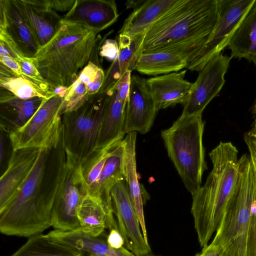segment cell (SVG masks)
<instances>
[{"instance_id": "cell-6", "label": "cell", "mask_w": 256, "mask_h": 256, "mask_svg": "<svg viewBox=\"0 0 256 256\" xmlns=\"http://www.w3.org/2000/svg\"><path fill=\"white\" fill-rule=\"evenodd\" d=\"M239 179L212 242L223 256H246L247 236L254 194V172L250 156L240 159Z\"/></svg>"}, {"instance_id": "cell-39", "label": "cell", "mask_w": 256, "mask_h": 256, "mask_svg": "<svg viewBox=\"0 0 256 256\" xmlns=\"http://www.w3.org/2000/svg\"><path fill=\"white\" fill-rule=\"evenodd\" d=\"M76 0H44L46 4L54 11H69Z\"/></svg>"}, {"instance_id": "cell-45", "label": "cell", "mask_w": 256, "mask_h": 256, "mask_svg": "<svg viewBox=\"0 0 256 256\" xmlns=\"http://www.w3.org/2000/svg\"><path fill=\"white\" fill-rule=\"evenodd\" d=\"M250 158L252 162L253 168H254V194L256 196V162L254 159L250 156Z\"/></svg>"}, {"instance_id": "cell-46", "label": "cell", "mask_w": 256, "mask_h": 256, "mask_svg": "<svg viewBox=\"0 0 256 256\" xmlns=\"http://www.w3.org/2000/svg\"><path fill=\"white\" fill-rule=\"evenodd\" d=\"M248 133L256 138V126L252 127V128L248 132Z\"/></svg>"}, {"instance_id": "cell-33", "label": "cell", "mask_w": 256, "mask_h": 256, "mask_svg": "<svg viewBox=\"0 0 256 256\" xmlns=\"http://www.w3.org/2000/svg\"><path fill=\"white\" fill-rule=\"evenodd\" d=\"M246 256H256V196L254 190L247 236Z\"/></svg>"}, {"instance_id": "cell-41", "label": "cell", "mask_w": 256, "mask_h": 256, "mask_svg": "<svg viewBox=\"0 0 256 256\" xmlns=\"http://www.w3.org/2000/svg\"><path fill=\"white\" fill-rule=\"evenodd\" d=\"M196 256H223L222 251L220 248L212 242L204 248L202 252Z\"/></svg>"}, {"instance_id": "cell-31", "label": "cell", "mask_w": 256, "mask_h": 256, "mask_svg": "<svg viewBox=\"0 0 256 256\" xmlns=\"http://www.w3.org/2000/svg\"><path fill=\"white\" fill-rule=\"evenodd\" d=\"M10 52L19 64L23 78L31 82L47 96L50 97L54 94L50 86L37 68L32 57L26 56L18 46L14 48Z\"/></svg>"}, {"instance_id": "cell-44", "label": "cell", "mask_w": 256, "mask_h": 256, "mask_svg": "<svg viewBox=\"0 0 256 256\" xmlns=\"http://www.w3.org/2000/svg\"><path fill=\"white\" fill-rule=\"evenodd\" d=\"M0 56H12L11 53L8 50V48L1 42H0Z\"/></svg>"}, {"instance_id": "cell-5", "label": "cell", "mask_w": 256, "mask_h": 256, "mask_svg": "<svg viewBox=\"0 0 256 256\" xmlns=\"http://www.w3.org/2000/svg\"><path fill=\"white\" fill-rule=\"evenodd\" d=\"M204 128L202 114L181 115L161 132L168 156L192 196L201 186L202 174L208 169L202 142Z\"/></svg>"}, {"instance_id": "cell-23", "label": "cell", "mask_w": 256, "mask_h": 256, "mask_svg": "<svg viewBox=\"0 0 256 256\" xmlns=\"http://www.w3.org/2000/svg\"><path fill=\"white\" fill-rule=\"evenodd\" d=\"M227 47L231 58H244L256 66V0L234 30Z\"/></svg>"}, {"instance_id": "cell-13", "label": "cell", "mask_w": 256, "mask_h": 256, "mask_svg": "<svg viewBox=\"0 0 256 256\" xmlns=\"http://www.w3.org/2000/svg\"><path fill=\"white\" fill-rule=\"evenodd\" d=\"M158 112L146 80L137 75L132 76L125 112L124 134L134 132L146 134L150 131Z\"/></svg>"}, {"instance_id": "cell-18", "label": "cell", "mask_w": 256, "mask_h": 256, "mask_svg": "<svg viewBox=\"0 0 256 256\" xmlns=\"http://www.w3.org/2000/svg\"><path fill=\"white\" fill-rule=\"evenodd\" d=\"M186 70L174 72L146 80L155 108L160 110L180 104L188 99L193 84L184 79Z\"/></svg>"}, {"instance_id": "cell-1", "label": "cell", "mask_w": 256, "mask_h": 256, "mask_svg": "<svg viewBox=\"0 0 256 256\" xmlns=\"http://www.w3.org/2000/svg\"><path fill=\"white\" fill-rule=\"evenodd\" d=\"M218 18V0H176L146 30L142 52H178L188 57V63L209 38Z\"/></svg>"}, {"instance_id": "cell-12", "label": "cell", "mask_w": 256, "mask_h": 256, "mask_svg": "<svg viewBox=\"0 0 256 256\" xmlns=\"http://www.w3.org/2000/svg\"><path fill=\"white\" fill-rule=\"evenodd\" d=\"M110 196L118 230L124 239L125 247L137 256L149 254L151 252L150 246L140 230V222L124 180L114 186Z\"/></svg>"}, {"instance_id": "cell-10", "label": "cell", "mask_w": 256, "mask_h": 256, "mask_svg": "<svg viewBox=\"0 0 256 256\" xmlns=\"http://www.w3.org/2000/svg\"><path fill=\"white\" fill-rule=\"evenodd\" d=\"M254 0H218V18L209 38L188 63L186 68L200 72L214 57L227 47L239 22Z\"/></svg>"}, {"instance_id": "cell-27", "label": "cell", "mask_w": 256, "mask_h": 256, "mask_svg": "<svg viewBox=\"0 0 256 256\" xmlns=\"http://www.w3.org/2000/svg\"><path fill=\"white\" fill-rule=\"evenodd\" d=\"M10 256H85L80 252L40 234L30 236Z\"/></svg>"}, {"instance_id": "cell-3", "label": "cell", "mask_w": 256, "mask_h": 256, "mask_svg": "<svg viewBox=\"0 0 256 256\" xmlns=\"http://www.w3.org/2000/svg\"><path fill=\"white\" fill-rule=\"evenodd\" d=\"M98 32L63 18L54 37L32 57L52 91L69 87L79 69L88 63L98 40Z\"/></svg>"}, {"instance_id": "cell-35", "label": "cell", "mask_w": 256, "mask_h": 256, "mask_svg": "<svg viewBox=\"0 0 256 256\" xmlns=\"http://www.w3.org/2000/svg\"><path fill=\"white\" fill-rule=\"evenodd\" d=\"M101 68L90 61L78 76V79L85 85L92 82L96 78Z\"/></svg>"}, {"instance_id": "cell-43", "label": "cell", "mask_w": 256, "mask_h": 256, "mask_svg": "<svg viewBox=\"0 0 256 256\" xmlns=\"http://www.w3.org/2000/svg\"><path fill=\"white\" fill-rule=\"evenodd\" d=\"M0 164L2 162V160L3 158V155L4 152V136L2 134V131L0 130Z\"/></svg>"}, {"instance_id": "cell-40", "label": "cell", "mask_w": 256, "mask_h": 256, "mask_svg": "<svg viewBox=\"0 0 256 256\" xmlns=\"http://www.w3.org/2000/svg\"><path fill=\"white\" fill-rule=\"evenodd\" d=\"M108 246L114 249H119L124 244V240L118 229L111 230L106 238Z\"/></svg>"}, {"instance_id": "cell-36", "label": "cell", "mask_w": 256, "mask_h": 256, "mask_svg": "<svg viewBox=\"0 0 256 256\" xmlns=\"http://www.w3.org/2000/svg\"><path fill=\"white\" fill-rule=\"evenodd\" d=\"M118 49V44L116 40H106L100 48V54L102 57L114 61L117 56Z\"/></svg>"}, {"instance_id": "cell-17", "label": "cell", "mask_w": 256, "mask_h": 256, "mask_svg": "<svg viewBox=\"0 0 256 256\" xmlns=\"http://www.w3.org/2000/svg\"><path fill=\"white\" fill-rule=\"evenodd\" d=\"M123 140L106 161L97 180L88 190V193L99 200L107 214V228L111 230L118 228L114 216L110 192L118 182L124 180L122 159Z\"/></svg>"}, {"instance_id": "cell-25", "label": "cell", "mask_w": 256, "mask_h": 256, "mask_svg": "<svg viewBox=\"0 0 256 256\" xmlns=\"http://www.w3.org/2000/svg\"><path fill=\"white\" fill-rule=\"evenodd\" d=\"M109 97L102 122L98 146L122 140L126 104L122 102L114 89L108 91Z\"/></svg>"}, {"instance_id": "cell-38", "label": "cell", "mask_w": 256, "mask_h": 256, "mask_svg": "<svg viewBox=\"0 0 256 256\" xmlns=\"http://www.w3.org/2000/svg\"><path fill=\"white\" fill-rule=\"evenodd\" d=\"M104 78V72L101 68L96 79L92 82L85 85L86 92L88 96H94L98 92L102 86Z\"/></svg>"}, {"instance_id": "cell-28", "label": "cell", "mask_w": 256, "mask_h": 256, "mask_svg": "<svg viewBox=\"0 0 256 256\" xmlns=\"http://www.w3.org/2000/svg\"><path fill=\"white\" fill-rule=\"evenodd\" d=\"M4 92L0 95L1 104L10 106L16 114L14 118L5 128L2 129L10 134L26 124L32 118L40 106L43 98L35 97L22 100L15 96L12 93Z\"/></svg>"}, {"instance_id": "cell-22", "label": "cell", "mask_w": 256, "mask_h": 256, "mask_svg": "<svg viewBox=\"0 0 256 256\" xmlns=\"http://www.w3.org/2000/svg\"><path fill=\"white\" fill-rule=\"evenodd\" d=\"M0 28L9 32L27 56L33 57L40 48L12 0H0Z\"/></svg>"}, {"instance_id": "cell-8", "label": "cell", "mask_w": 256, "mask_h": 256, "mask_svg": "<svg viewBox=\"0 0 256 256\" xmlns=\"http://www.w3.org/2000/svg\"><path fill=\"white\" fill-rule=\"evenodd\" d=\"M64 98L54 94L43 98L32 118L8 134L12 150L26 148L52 150L58 146L62 134Z\"/></svg>"}, {"instance_id": "cell-48", "label": "cell", "mask_w": 256, "mask_h": 256, "mask_svg": "<svg viewBox=\"0 0 256 256\" xmlns=\"http://www.w3.org/2000/svg\"><path fill=\"white\" fill-rule=\"evenodd\" d=\"M256 110V101H255V103H254V111Z\"/></svg>"}, {"instance_id": "cell-47", "label": "cell", "mask_w": 256, "mask_h": 256, "mask_svg": "<svg viewBox=\"0 0 256 256\" xmlns=\"http://www.w3.org/2000/svg\"><path fill=\"white\" fill-rule=\"evenodd\" d=\"M254 116V120L253 124V127L256 126V110L253 112Z\"/></svg>"}, {"instance_id": "cell-37", "label": "cell", "mask_w": 256, "mask_h": 256, "mask_svg": "<svg viewBox=\"0 0 256 256\" xmlns=\"http://www.w3.org/2000/svg\"><path fill=\"white\" fill-rule=\"evenodd\" d=\"M0 65L9 70L14 76L23 77L21 68L12 56H0Z\"/></svg>"}, {"instance_id": "cell-29", "label": "cell", "mask_w": 256, "mask_h": 256, "mask_svg": "<svg viewBox=\"0 0 256 256\" xmlns=\"http://www.w3.org/2000/svg\"><path fill=\"white\" fill-rule=\"evenodd\" d=\"M122 140H117L97 147L81 164L82 175L88 190L97 180L106 161Z\"/></svg>"}, {"instance_id": "cell-4", "label": "cell", "mask_w": 256, "mask_h": 256, "mask_svg": "<svg viewBox=\"0 0 256 256\" xmlns=\"http://www.w3.org/2000/svg\"><path fill=\"white\" fill-rule=\"evenodd\" d=\"M50 150L42 148L28 178L6 206L0 210L2 234L30 238L52 226L54 199L44 190Z\"/></svg>"}, {"instance_id": "cell-16", "label": "cell", "mask_w": 256, "mask_h": 256, "mask_svg": "<svg viewBox=\"0 0 256 256\" xmlns=\"http://www.w3.org/2000/svg\"><path fill=\"white\" fill-rule=\"evenodd\" d=\"M40 48L54 36L62 19L44 0H12Z\"/></svg>"}, {"instance_id": "cell-9", "label": "cell", "mask_w": 256, "mask_h": 256, "mask_svg": "<svg viewBox=\"0 0 256 256\" xmlns=\"http://www.w3.org/2000/svg\"><path fill=\"white\" fill-rule=\"evenodd\" d=\"M54 192L52 226L65 232L80 228L77 210L88 193V187L81 164L66 154L60 167Z\"/></svg>"}, {"instance_id": "cell-11", "label": "cell", "mask_w": 256, "mask_h": 256, "mask_svg": "<svg viewBox=\"0 0 256 256\" xmlns=\"http://www.w3.org/2000/svg\"><path fill=\"white\" fill-rule=\"evenodd\" d=\"M231 57L220 53L212 58L199 72L181 115L202 114L210 102L221 90Z\"/></svg>"}, {"instance_id": "cell-20", "label": "cell", "mask_w": 256, "mask_h": 256, "mask_svg": "<svg viewBox=\"0 0 256 256\" xmlns=\"http://www.w3.org/2000/svg\"><path fill=\"white\" fill-rule=\"evenodd\" d=\"M176 0H146L128 1L127 8L134 11L125 20L120 34L134 36L146 32Z\"/></svg>"}, {"instance_id": "cell-30", "label": "cell", "mask_w": 256, "mask_h": 256, "mask_svg": "<svg viewBox=\"0 0 256 256\" xmlns=\"http://www.w3.org/2000/svg\"><path fill=\"white\" fill-rule=\"evenodd\" d=\"M0 86L16 98L27 100L35 97L48 98L31 82L22 76H16L10 72L0 67Z\"/></svg>"}, {"instance_id": "cell-32", "label": "cell", "mask_w": 256, "mask_h": 256, "mask_svg": "<svg viewBox=\"0 0 256 256\" xmlns=\"http://www.w3.org/2000/svg\"><path fill=\"white\" fill-rule=\"evenodd\" d=\"M86 92V86L78 78L68 88L64 98L62 115L78 110L90 98Z\"/></svg>"}, {"instance_id": "cell-19", "label": "cell", "mask_w": 256, "mask_h": 256, "mask_svg": "<svg viewBox=\"0 0 256 256\" xmlns=\"http://www.w3.org/2000/svg\"><path fill=\"white\" fill-rule=\"evenodd\" d=\"M146 34L134 36L119 34L118 54L104 72V80L98 94L106 93L110 90L126 70L132 72L134 70L142 52V44Z\"/></svg>"}, {"instance_id": "cell-14", "label": "cell", "mask_w": 256, "mask_h": 256, "mask_svg": "<svg viewBox=\"0 0 256 256\" xmlns=\"http://www.w3.org/2000/svg\"><path fill=\"white\" fill-rule=\"evenodd\" d=\"M42 148L12 150L0 179V210L14 197L33 170Z\"/></svg>"}, {"instance_id": "cell-24", "label": "cell", "mask_w": 256, "mask_h": 256, "mask_svg": "<svg viewBox=\"0 0 256 256\" xmlns=\"http://www.w3.org/2000/svg\"><path fill=\"white\" fill-rule=\"evenodd\" d=\"M189 58L176 51L141 52L134 70L151 76L178 72L187 66Z\"/></svg>"}, {"instance_id": "cell-42", "label": "cell", "mask_w": 256, "mask_h": 256, "mask_svg": "<svg viewBox=\"0 0 256 256\" xmlns=\"http://www.w3.org/2000/svg\"><path fill=\"white\" fill-rule=\"evenodd\" d=\"M244 140L248 148L250 155L256 162V138L246 132L244 135Z\"/></svg>"}, {"instance_id": "cell-49", "label": "cell", "mask_w": 256, "mask_h": 256, "mask_svg": "<svg viewBox=\"0 0 256 256\" xmlns=\"http://www.w3.org/2000/svg\"><path fill=\"white\" fill-rule=\"evenodd\" d=\"M64 152H65V150H64ZM62 158H63V157H62ZM61 162H62V161H61ZM60 164H61V162H60ZM58 170H59V169H58ZM58 173H57V174H58ZM57 174H56V177L53 179V181H54V179L56 178V176H57Z\"/></svg>"}, {"instance_id": "cell-21", "label": "cell", "mask_w": 256, "mask_h": 256, "mask_svg": "<svg viewBox=\"0 0 256 256\" xmlns=\"http://www.w3.org/2000/svg\"><path fill=\"white\" fill-rule=\"evenodd\" d=\"M136 132L126 134L123 139L122 168L124 180L132 204L138 216L144 240L148 242L144 213V201L136 172Z\"/></svg>"}, {"instance_id": "cell-26", "label": "cell", "mask_w": 256, "mask_h": 256, "mask_svg": "<svg viewBox=\"0 0 256 256\" xmlns=\"http://www.w3.org/2000/svg\"><path fill=\"white\" fill-rule=\"evenodd\" d=\"M80 229L94 236H100L107 228V214L102 202L88 193L77 210Z\"/></svg>"}, {"instance_id": "cell-2", "label": "cell", "mask_w": 256, "mask_h": 256, "mask_svg": "<svg viewBox=\"0 0 256 256\" xmlns=\"http://www.w3.org/2000/svg\"><path fill=\"white\" fill-rule=\"evenodd\" d=\"M238 150L220 142L210 153L212 168L204 184L192 195L191 212L200 246H208L221 222L239 179Z\"/></svg>"}, {"instance_id": "cell-34", "label": "cell", "mask_w": 256, "mask_h": 256, "mask_svg": "<svg viewBox=\"0 0 256 256\" xmlns=\"http://www.w3.org/2000/svg\"><path fill=\"white\" fill-rule=\"evenodd\" d=\"M131 72L130 70H126L112 88L116 92L119 98L126 104L127 103L130 90Z\"/></svg>"}, {"instance_id": "cell-7", "label": "cell", "mask_w": 256, "mask_h": 256, "mask_svg": "<svg viewBox=\"0 0 256 256\" xmlns=\"http://www.w3.org/2000/svg\"><path fill=\"white\" fill-rule=\"evenodd\" d=\"M109 92L97 94L78 110L63 114L62 139L66 155L82 164L98 147Z\"/></svg>"}, {"instance_id": "cell-15", "label": "cell", "mask_w": 256, "mask_h": 256, "mask_svg": "<svg viewBox=\"0 0 256 256\" xmlns=\"http://www.w3.org/2000/svg\"><path fill=\"white\" fill-rule=\"evenodd\" d=\"M118 17L114 0H76L64 20L82 25L96 32L114 23Z\"/></svg>"}]
</instances>
